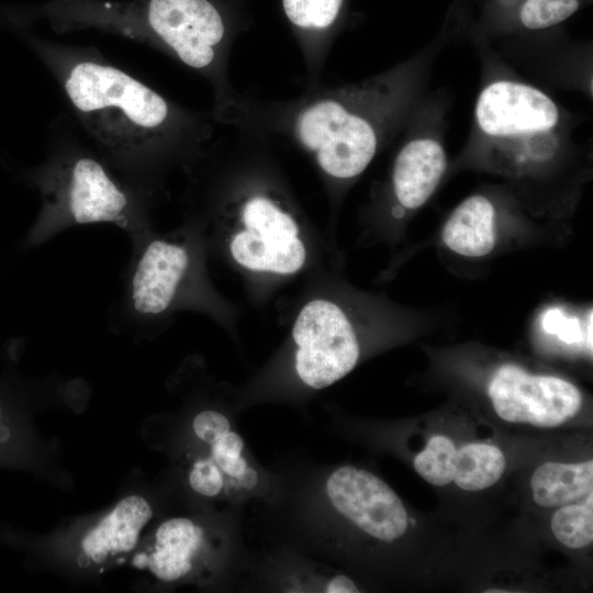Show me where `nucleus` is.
Here are the masks:
<instances>
[{
    "instance_id": "nucleus-1",
    "label": "nucleus",
    "mask_w": 593,
    "mask_h": 593,
    "mask_svg": "<svg viewBox=\"0 0 593 593\" xmlns=\"http://www.w3.org/2000/svg\"><path fill=\"white\" fill-rule=\"evenodd\" d=\"M58 83L81 132L114 170L152 193L170 166L201 159L215 137L210 112L183 107L110 61L94 46L25 34Z\"/></svg>"
},
{
    "instance_id": "nucleus-2",
    "label": "nucleus",
    "mask_w": 593,
    "mask_h": 593,
    "mask_svg": "<svg viewBox=\"0 0 593 593\" xmlns=\"http://www.w3.org/2000/svg\"><path fill=\"white\" fill-rule=\"evenodd\" d=\"M405 65L359 82L305 88L294 99L267 100L235 93L210 111L214 122L266 139L287 138L337 181L362 174L399 127L409 103Z\"/></svg>"
},
{
    "instance_id": "nucleus-3",
    "label": "nucleus",
    "mask_w": 593,
    "mask_h": 593,
    "mask_svg": "<svg viewBox=\"0 0 593 593\" xmlns=\"http://www.w3.org/2000/svg\"><path fill=\"white\" fill-rule=\"evenodd\" d=\"M27 15L57 33L99 31L159 51L210 83L213 107L236 91L230 56L251 23L247 0H45Z\"/></svg>"
},
{
    "instance_id": "nucleus-4",
    "label": "nucleus",
    "mask_w": 593,
    "mask_h": 593,
    "mask_svg": "<svg viewBox=\"0 0 593 593\" xmlns=\"http://www.w3.org/2000/svg\"><path fill=\"white\" fill-rule=\"evenodd\" d=\"M25 176L41 195L30 246L70 226L92 223L115 224L134 244L147 231L150 193L119 175L68 114L49 123L45 158Z\"/></svg>"
},
{
    "instance_id": "nucleus-5",
    "label": "nucleus",
    "mask_w": 593,
    "mask_h": 593,
    "mask_svg": "<svg viewBox=\"0 0 593 593\" xmlns=\"http://www.w3.org/2000/svg\"><path fill=\"white\" fill-rule=\"evenodd\" d=\"M475 122L497 147L532 157L550 154L558 139L560 111L544 91L518 81L496 80L480 92Z\"/></svg>"
},
{
    "instance_id": "nucleus-6",
    "label": "nucleus",
    "mask_w": 593,
    "mask_h": 593,
    "mask_svg": "<svg viewBox=\"0 0 593 593\" xmlns=\"http://www.w3.org/2000/svg\"><path fill=\"white\" fill-rule=\"evenodd\" d=\"M298 346L295 369L300 379L314 389L326 388L356 366L359 346L344 312L327 300L303 306L293 326Z\"/></svg>"
},
{
    "instance_id": "nucleus-7",
    "label": "nucleus",
    "mask_w": 593,
    "mask_h": 593,
    "mask_svg": "<svg viewBox=\"0 0 593 593\" xmlns=\"http://www.w3.org/2000/svg\"><path fill=\"white\" fill-rule=\"evenodd\" d=\"M245 230L235 234L231 253L242 266L289 275L304 264L305 249L292 215L269 194L257 190L240 205Z\"/></svg>"
},
{
    "instance_id": "nucleus-8",
    "label": "nucleus",
    "mask_w": 593,
    "mask_h": 593,
    "mask_svg": "<svg viewBox=\"0 0 593 593\" xmlns=\"http://www.w3.org/2000/svg\"><path fill=\"white\" fill-rule=\"evenodd\" d=\"M489 396L504 421L538 427H556L578 414L582 395L567 380L530 374L514 365H504L493 374Z\"/></svg>"
},
{
    "instance_id": "nucleus-9",
    "label": "nucleus",
    "mask_w": 593,
    "mask_h": 593,
    "mask_svg": "<svg viewBox=\"0 0 593 593\" xmlns=\"http://www.w3.org/2000/svg\"><path fill=\"white\" fill-rule=\"evenodd\" d=\"M333 506L368 535L391 542L407 529L405 507L377 475L351 466L335 470L326 482Z\"/></svg>"
},
{
    "instance_id": "nucleus-10",
    "label": "nucleus",
    "mask_w": 593,
    "mask_h": 593,
    "mask_svg": "<svg viewBox=\"0 0 593 593\" xmlns=\"http://www.w3.org/2000/svg\"><path fill=\"white\" fill-rule=\"evenodd\" d=\"M135 247L125 279L123 309L130 322L137 325L171 306L189 270L190 256L183 246L164 239Z\"/></svg>"
},
{
    "instance_id": "nucleus-11",
    "label": "nucleus",
    "mask_w": 593,
    "mask_h": 593,
    "mask_svg": "<svg viewBox=\"0 0 593 593\" xmlns=\"http://www.w3.org/2000/svg\"><path fill=\"white\" fill-rule=\"evenodd\" d=\"M348 0H280L282 13L301 52L305 88L322 85V74Z\"/></svg>"
},
{
    "instance_id": "nucleus-12",
    "label": "nucleus",
    "mask_w": 593,
    "mask_h": 593,
    "mask_svg": "<svg viewBox=\"0 0 593 593\" xmlns=\"http://www.w3.org/2000/svg\"><path fill=\"white\" fill-rule=\"evenodd\" d=\"M152 517L153 508L145 497H123L82 536L79 560L100 568L120 562L135 550Z\"/></svg>"
},
{
    "instance_id": "nucleus-13",
    "label": "nucleus",
    "mask_w": 593,
    "mask_h": 593,
    "mask_svg": "<svg viewBox=\"0 0 593 593\" xmlns=\"http://www.w3.org/2000/svg\"><path fill=\"white\" fill-rule=\"evenodd\" d=\"M447 168L443 145L432 137H415L399 150L392 169V188L401 208L424 205L438 187Z\"/></svg>"
},
{
    "instance_id": "nucleus-14",
    "label": "nucleus",
    "mask_w": 593,
    "mask_h": 593,
    "mask_svg": "<svg viewBox=\"0 0 593 593\" xmlns=\"http://www.w3.org/2000/svg\"><path fill=\"white\" fill-rule=\"evenodd\" d=\"M203 542V529L186 517L161 523L150 546L135 555L133 562L157 579L171 582L187 575Z\"/></svg>"
},
{
    "instance_id": "nucleus-15",
    "label": "nucleus",
    "mask_w": 593,
    "mask_h": 593,
    "mask_svg": "<svg viewBox=\"0 0 593 593\" xmlns=\"http://www.w3.org/2000/svg\"><path fill=\"white\" fill-rule=\"evenodd\" d=\"M441 238L452 251L466 257L488 255L495 244V209L483 195L463 200L444 225Z\"/></svg>"
},
{
    "instance_id": "nucleus-16",
    "label": "nucleus",
    "mask_w": 593,
    "mask_h": 593,
    "mask_svg": "<svg viewBox=\"0 0 593 593\" xmlns=\"http://www.w3.org/2000/svg\"><path fill=\"white\" fill-rule=\"evenodd\" d=\"M530 484L536 504L544 507L569 504L592 493L593 461L546 462L536 469Z\"/></svg>"
},
{
    "instance_id": "nucleus-17",
    "label": "nucleus",
    "mask_w": 593,
    "mask_h": 593,
    "mask_svg": "<svg viewBox=\"0 0 593 593\" xmlns=\"http://www.w3.org/2000/svg\"><path fill=\"white\" fill-rule=\"evenodd\" d=\"M506 466L493 445L472 443L457 450L455 483L466 491H480L496 483Z\"/></svg>"
},
{
    "instance_id": "nucleus-18",
    "label": "nucleus",
    "mask_w": 593,
    "mask_h": 593,
    "mask_svg": "<svg viewBox=\"0 0 593 593\" xmlns=\"http://www.w3.org/2000/svg\"><path fill=\"white\" fill-rule=\"evenodd\" d=\"M27 443L23 415L0 385V466L23 463L27 458Z\"/></svg>"
},
{
    "instance_id": "nucleus-19",
    "label": "nucleus",
    "mask_w": 593,
    "mask_h": 593,
    "mask_svg": "<svg viewBox=\"0 0 593 593\" xmlns=\"http://www.w3.org/2000/svg\"><path fill=\"white\" fill-rule=\"evenodd\" d=\"M551 530L569 548H583L593 540V493L583 504H566L553 514Z\"/></svg>"
},
{
    "instance_id": "nucleus-20",
    "label": "nucleus",
    "mask_w": 593,
    "mask_h": 593,
    "mask_svg": "<svg viewBox=\"0 0 593 593\" xmlns=\"http://www.w3.org/2000/svg\"><path fill=\"white\" fill-rule=\"evenodd\" d=\"M457 449L446 436L432 437L415 457L414 468L428 483L444 486L454 481Z\"/></svg>"
},
{
    "instance_id": "nucleus-21",
    "label": "nucleus",
    "mask_w": 593,
    "mask_h": 593,
    "mask_svg": "<svg viewBox=\"0 0 593 593\" xmlns=\"http://www.w3.org/2000/svg\"><path fill=\"white\" fill-rule=\"evenodd\" d=\"M579 8L580 0H525L519 20L528 30H544L566 21Z\"/></svg>"
},
{
    "instance_id": "nucleus-22",
    "label": "nucleus",
    "mask_w": 593,
    "mask_h": 593,
    "mask_svg": "<svg viewBox=\"0 0 593 593\" xmlns=\"http://www.w3.org/2000/svg\"><path fill=\"white\" fill-rule=\"evenodd\" d=\"M211 447L213 461L226 474L237 478L246 469V461L240 456L244 441L238 434L228 430Z\"/></svg>"
},
{
    "instance_id": "nucleus-23",
    "label": "nucleus",
    "mask_w": 593,
    "mask_h": 593,
    "mask_svg": "<svg viewBox=\"0 0 593 593\" xmlns=\"http://www.w3.org/2000/svg\"><path fill=\"white\" fill-rule=\"evenodd\" d=\"M190 486L201 495L215 496L223 488V475L213 459H200L189 473Z\"/></svg>"
},
{
    "instance_id": "nucleus-24",
    "label": "nucleus",
    "mask_w": 593,
    "mask_h": 593,
    "mask_svg": "<svg viewBox=\"0 0 593 593\" xmlns=\"http://www.w3.org/2000/svg\"><path fill=\"white\" fill-rule=\"evenodd\" d=\"M192 428L199 439L212 446L230 430L231 424L219 412L203 411L194 417Z\"/></svg>"
},
{
    "instance_id": "nucleus-25",
    "label": "nucleus",
    "mask_w": 593,
    "mask_h": 593,
    "mask_svg": "<svg viewBox=\"0 0 593 593\" xmlns=\"http://www.w3.org/2000/svg\"><path fill=\"white\" fill-rule=\"evenodd\" d=\"M327 593H357L359 590L355 583L346 575H336L328 582Z\"/></svg>"
},
{
    "instance_id": "nucleus-26",
    "label": "nucleus",
    "mask_w": 593,
    "mask_h": 593,
    "mask_svg": "<svg viewBox=\"0 0 593 593\" xmlns=\"http://www.w3.org/2000/svg\"><path fill=\"white\" fill-rule=\"evenodd\" d=\"M237 479L246 488L253 489L257 483V473L255 472V470L246 467V469L243 471L242 474L237 477Z\"/></svg>"
}]
</instances>
